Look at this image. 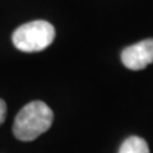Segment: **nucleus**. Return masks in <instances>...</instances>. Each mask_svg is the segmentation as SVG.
<instances>
[{
	"label": "nucleus",
	"mask_w": 153,
	"mask_h": 153,
	"mask_svg": "<svg viewBox=\"0 0 153 153\" xmlns=\"http://www.w3.org/2000/svg\"><path fill=\"white\" fill-rule=\"evenodd\" d=\"M119 153H149V147L143 138L133 135L123 142Z\"/></svg>",
	"instance_id": "nucleus-4"
},
{
	"label": "nucleus",
	"mask_w": 153,
	"mask_h": 153,
	"mask_svg": "<svg viewBox=\"0 0 153 153\" xmlns=\"http://www.w3.org/2000/svg\"><path fill=\"white\" fill-rule=\"evenodd\" d=\"M54 121L51 108L42 101L27 103L16 116L13 133L18 140L31 142L50 129Z\"/></svg>",
	"instance_id": "nucleus-1"
},
{
	"label": "nucleus",
	"mask_w": 153,
	"mask_h": 153,
	"mask_svg": "<svg viewBox=\"0 0 153 153\" xmlns=\"http://www.w3.org/2000/svg\"><path fill=\"white\" fill-rule=\"evenodd\" d=\"M55 40V28L46 21H32L19 26L12 36L13 45L23 52H38Z\"/></svg>",
	"instance_id": "nucleus-2"
},
{
	"label": "nucleus",
	"mask_w": 153,
	"mask_h": 153,
	"mask_svg": "<svg viewBox=\"0 0 153 153\" xmlns=\"http://www.w3.org/2000/svg\"><path fill=\"white\" fill-rule=\"evenodd\" d=\"M5 117H7V103L0 100V125L5 121Z\"/></svg>",
	"instance_id": "nucleus-5"
},
{
	"label": "nucleus",
	"mask_w": 153,
	"mask_h": 153,
	"mask_svg": "<svg viewBox=\"0 0 153 153\" xmlns=\"http://www.w3.org/2000/svg\"><path fill=\"white\" fill-rule=\"evenodd\" d=\"M121 61L130 70H142L153 64V38L125 47L121 52Z\"/></svg>",
	"instance_id": "nucleus-3"
}]
</instances>
